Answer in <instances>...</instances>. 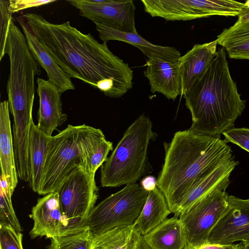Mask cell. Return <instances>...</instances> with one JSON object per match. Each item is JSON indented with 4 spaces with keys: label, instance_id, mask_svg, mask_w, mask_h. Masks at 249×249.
I'll return each mask as SVG.
<instances>
[{
    "label": "cell",
    "instance_id": "cell-2",
    "mask_svg": "<svg viewBox=\"0 0 249 249\" xmlns=\"http://www.w3.org/2000/svg\"><path fill=\"white\" fill-rule=\"evenodd\" d=\"M228 142L189 129L177 131L170 142H164V160L157 187L171 213L201 180L233 156Z\"/></svg>",
    "mask_w": 249,
    "mask_h": 249
},
{
    "label": "cell",
    "instance_id": "cell-13",
    "mask_svg": "<svg viewBox=\"0 0 249 249\" xmlns=\"http://www.w3.org/2000/svg\"><path fill=\"white\" fill-rule=\"evenodd\" d=\"M178 60L166 59L156 55L147 58L144 75L148 79L152 93H160L173 100L181 95Z\"/></svg>",
    "mask_w": 249,
    "mask_h": 249
},
{
    "label": "cell",
    "instance_id": "cell-6",
    "mask_svg": "<svg viewBox=\"0 0 249 249\" xmlns=\"http://www.w3.org/2000/svg\"><path fill=\"white\" fill-rule=\"evenodd\" d=\"M148 193L138 183L125 185L94 207L85 227L95 237L115 228L133 226Z\"/></svg>",
    "mask_w": 249,
    "mask_h": 249
},
{
    "label": "cell",
    "instance_id": "cell-3",
    "mask_svg": "<svg viewBox=\"0 0 249 249\" xmlns=\"http://www.w3.org/2000/svg\"><path fill=\"white\" fill-rule=\"evenodd\" d=\"M183 97L192 116L189 130L220 137L233 127L246 107V101L241 99L231 76L223 47Z\"/></svg>",
    "mask_w": 249,
    "mask_h": 249
},
{
    "label": "cell",
    "instance_id": "cell-21",
    "mask_svg": "<svg viewBox=\"0 0 249 249\" xmlns=\"http://www.w3.org/2000/svg\"><path fill=\"white\" fill-rule=\"evenodd\" d=\"M41 132L32 122L28 144V156L30 170L29 183L34 192L38 194L43 178V168L48 146L51 138Z\"/></svg>",
    "mask_w": 249,
    "mask_h": 249
},
{
    "label": "cell",
    "instance_id": "cell-29",
    "mask_svg": "<svg viewBox=\"0 0 249 249\" xmlns=\"http://www.w3.org/2000/svg\"><path fill=\"white\" fill-rule=\"evenodd\" d=\"M222 134L228 142L235 144L249 152V128L233 127Z\"/></svg>",
    "mask_w": 249,
    "mask_h": 249
},
{
    "label": "cell",
    "instance_id": "cell-12",
    "mask_svg": "<svg viewBox=\"0 0 249 249\" xmlns=\"http://www.w3.org/2000/svg\"><path fill=\"white\" fill-rule=\"evenodd\" d=\"M31 215L34 221L30 232L31 238L45 236L53 239L66 235V225L57 192L38 198L32 209Z\"/></svg>",
    "mask_w": 249,
    "mask_h": 249
},
{
    "label": "cell",
    "instance_id": "cell-17",
    "mask_svg": "<svg viewBox=\"0 0 249 249\" xmlns=\"http://www.w3.org/2000/svg\"><path fill=\"white\" fill-rule=\"evenodd\" d=\"M8 101L0 104V163L1 174L7 179L14 192L18 182L13 138Z\"/></svg>",
    "mask_w": 249,
    "mask_h": 249
},
{
    "label": "cell",
    "instance_id": "cell-24",
    "mask_svg": "<svg viewBox=\"0 0 249 249\" xmlns=\"http://www.w3.org/2000/svg\"><path fill=\"white\" fill-rule=\"evenodd\" d=\"M13 192L6 178L0 174V225L10 226L16 230L21 232V227L12 202Z\"/></svg>",
    "mask_w": 249,
    "mask_h": 249
},
{
    "label": "cell",
    "instance_id": "cell-15",
    "mask_svg": "<svg viewBox=\"0 0 249 249\" xmlns=\"http://www.w3.org/2000/svg\"><path fill=\"white\" fill-rule=\"evenodd\" d=\"M216 40L194 45L178 60L181 95L189 90L206 71L217 52Z\"/></svg>",
    "mask_w": 249,
    "mask_h": 249
},
{
    "label": "cell",
    "instance_id": "cell-16",
    "mask_svg": "<svg viewBox=\"0 0 249 249\" xmlns=\"http://www.w3.org/2000/svg\"><path fill=\"white\" fill-rule=\"evenodd\" d=\"M238 164L232 156L218 165L189 193L174 213V216L178 217L213 191L226 190L230 183V175Z\"/></svg>",
    "mask_w": 249,
    "mask_h": 249
},
{
    "label": "cell",
    "instance_id": "cell-14",
    "mask_svg": "<svg viewBox=\"0 0 249 249\" xmlns=\"http://www.w3.org/2000/svg\"><path fill=\"white\" fill-rule=\"evenodd\" d=\"M36 83L39 100L36 125L41 132L51 136L53 132L67 119V114L63 112L62 93L48 80L38 77Z\"/></svg>",
    "mask_w": 249,
    "mask_h": 249
},
{
    "label": "cell",
    "instance_id": "cell-22",
    "mask_svg": "<svg viewBox=\"0 0 249 249\" xmlns=\"http://www.w3.org/2000/svg\"><path fill=\"white\" fill-rule=\"evenodd\" d=\"M171 212L165 197L157 187L148 193L141 213L133 225L143 236L160 224Z\"/></svg>",
    "mask_w": 249,
    "mask_h": 249
},
{
    "label": "cell",
    "instance_id": "cell-1",
    "mask_svg": "<svg viewBox=\"0 0 249 249\" xmlns=\"http://www.w3.org/2000/svg\"><path fill=\"white\" fill-rule=\"evenodd\" d=\"M17 18L71 78L79 79L111 98L121 97L132 89L133 73L128 64L90 33L83 34L70 21L54 24L34 13H25Z\"/></svg>",
    "mask_w": 249,
    "mask_h": 249
},
{
    "label": "cell",
    "instance_id": "cell-9",
    "mask_svg": "<svg viewBox=\"0 0 249 249\" xmlns=\"http://www.w3.org/2000/svg\"><path fill=\"white\" fill-rule=\"evenodd\" d=\"M228 196L225 189L215 190L179 216L188 244L197 246L208 242L212 231L228 210Z\"/></svg>",
    "mask_w": 249,
    "mask_h": 249
},
{
    "label": "cell",
    "instance_id": "cell-25",
    "mask_svg": "<svg viewBox=\"0 0 249 249\" xmlns=\"http://www.w3.org/2000/svg\"><path fill=\"white\" fill-rule=\"evenodd\" d=\"M94 238L85 227L77 232L51 239L47 249H91Z\"/></svg>",
    "mask_w": 249,
    "mask_h": 249
},
{
    "label": "cell",
    "instance_id": "cell-27",
    "mask_svg": "<svg viewBox=\"0 0 249 249\" xmlns=\"http://www.w3.org/2000/svg\"><path fill=\"white\" fill-rule=\"evenodd\" d=\"M9 1L0 0V61L5 55L4 52L10 21L13 18L12 14L9 10Z\"/></svg>",
    "mask_w": 249,
    "mask_h": 249
},
{
    "label": "cell",
    "instance_id": "cell-11",
    "mask_svg": "<svg viewBox=\"0 0 249 249\" xmlns=\"http://www.w3.org/2000/svg\"><path fill=\"white\" fill-rule=\"evenodd\" d=\"M229 208L212 231L208 242L232 244L249 239V198L228 197Z\"/></svg>",
    "mask_w": 249,
    "mask_h": 249
},
{
    "label": "cell",
    "instance_id": "cell-36",
    "mask_svg": "<svg viewBox=\"0 0 249 249\" xmlns=\"http://www.w3.org/2000/svg\"><path fill=\"white\" fill-rule=\"evenodd\" d=\"M236 249H249V246L241 242L237 244Z\"/></svg>",
    "mask_w": 249,
    "mask_h": 249
},
{
    "label": "cell",
    "instance_id": "cell-28",
    "mask_svg": "<svg viewBox=\"0 0 249 249\" xmlns=\"http://www.w3.org/2000/svg\"><path fill=\"white\" fill-rule=\"evenodd\" d=\"M113 150L112 142L104 139L95 148L90 160L91 171L95 173L107 159V155Z\"/></svg>",
    "mask_w": 249,
    "mask_h": 249
},
{
    "label": "cell",
    "instance_id": "cell-18",
    "mask_svg": "<svg viewBox=\"0 0 249 249\" xmlns=\"http://www.w3.org/2000/svg\"><path fill=\"white\" fill-rule=\"evenodd\" d=\"M18 22L25 36L29 49L40 66L46 71L48 80L55 85L62 93L74 89L71 77L56 63L47 49L25 24L20 21Z\"/></svg>",
    "mask_w": 249,
    "mask_h": 249
},
{
    "label": "cell",
    "instance_id": "cell-7",
    "mask_svg": "<svg viewBox=\"0 0 249 249\" xmlns=\"http://www.w3.org/2000/svg\"><path fill=\"white\" fill-rule=\"evenodd\" d=\"M95 174L79 169L67 178L56 192L66 225V235L77 232L85 228L95 206L98 188Z\"/></svg>",
    "mask_w": 249,
    "mask_h": 249
},
{
    "label": "cell",
    "instance_id": "cell-20",
    "mask_svg": "<svg viewBox=\"0 0 249 249\" xmlns=\"http://www.w3.org/2000/svg\"><path fill=\"white\" fill-rule=\"evenodd\" d=\"M142 237L151 249H185L186 233L178 217L165 219Z\"/></svg>",
    "mask_w": 249,
    "mask_h": 249
},
{
    "label": "cell",
    "instance_id": "cell-32",
    "mask_svg": "<svg viewBox=\"0 0 249 249\" xmlns=\"http://www.w3.org/2000/svg\"><path fill=\"white\" fill-rule=\"evenodd\" d=\"M237 244L221 245L207 243L204 244L193 246L187 244L185 249H236Z\"/></svg>",
    "mask_w": 249,
    "mask_h": 249
},
{
    "label": "cell",
    "instance_id": "cell-4",
    "mask_svg": "<svg viewBox=\"0 0 249 249\" xmlns=\"http://www.w3.org/2000/svg\"><path fill=\"white\" fill-rule=\"evenodd\" d=\"M105 138L100 129L85 124H69L57 134L52 136L38 194L45 196L56 192L64 181L79 169L93 173L90 166L91 155Z\"/></svg>",
    "mask_w": 249,
    "mask_h": 249
},
{
    "label": "cell",
    "instance_id": "cell-33",
    "mask_svg": "<svg viewBox=\"0 0 249 249\" xmlns=\"http://www.w3.org/2000/svg\"><path fill=\"white\" fill-rule=\"evenodd\" d=\"M238 17V20L235 24H249V0L244 3L243 8Z\"/></svg>",
    "mask_w": 249,
    "mask_h": 249
},
{
    "label": "cell",
    "instance_id": "cell-23",
    "mask_svg": "<svg viewBox=\"0 0 249 249\" xmlns=\"http://www.w3.org/2000/svg\"><path fill=\"white\" fill-rule=\"evenodd\" d=\"M141 236L134 226L115 228L95 236L91 249H137Z\"/></svg>",
    "mask_w": 249,
    "mask_h": 249
},
{
    "label": "cell",
    "instance_id": "cell-26",
    "mask_svg": "<svg viewBox=\"0 0 249 249\" xmlns=\"http://www.w3.org/2000/svg\"><path fill=\"white\" fill-rule=\"evenodd\" d=\"M23 234L10 226L0 225V249H23Z\"/></svg>",
    "mask_w": 249,
    "mask_h": 249
},
{
    "label": "cell",
    "instance_id": "cell-35",
    "mask_svg": "<svg viewBox=\"0 0 249 249\" xmlns=\"http://www.w3.org/2000/svg\"><path fill=\"white\" fill-rule=\"evenodd\" d=\"M137 249H151L144 242L142 236L141 237L139 245Z\"/></svg>",
    "mask_w": 249,
    "mask_h": 249
},
{
    "label": "cell",
    "instance_id": "cell-37",
    "mask_svg": "<svg viewBox=\"0 0 249 249\" xmlns=\"http://www.w3.org/2000/svg\"><path fill=\"white\" fill-rule=\"evenodd\" d=\"M242 243L249 246V239L242 242Z\"/></svg>",
    "mask_w": 249,
    "mask_h": 249
},
{
    "label": "cell",
    "instance_id": "cell-5",
    "mask_svg": "<svg viewBox=\"0 0 249 249\" xmlns=\"http://www.w3.org/2000/svg\"><path fill=\"white\" fill-rule=\"evenodd\" d=\"M152 123L144 114L140 115L125 130L110 156L101 166L100 183L104 187L133 184L141 177L150 174L147 151L157 133Z\"/></svg>",
    "mask_w": 249,
    "mask_h": 249
},
{
    "label": "cell",
    "instance_id": "cell-10",
    "mask_svg": "<svg viewBox=\"0 0 249 249\" xmlns=\"http://www.w3.org/2000/svg\"><path fill=\"white\" fill-rule=\"evenodd\" d=\"M80 15L95 24L121 32L138 33L135 27V6L132 0H68Z\"/></svg>",
    "mask_w": 249,
    "mask_h": 249
},
{
    "label": "cell",
    "instance_id": "cell-8",
    "mask_svg": "<svg viewBox=\"0 0 249 249\" xmlns=\"http://www.w3.org/2000/svg\"><path fill=\"white\" fill-rule=\"evenodd\" d=\"M145 11L166 20L186 21L212 16H238L244 3L231 0H142Z\"/></svg>",
    "mask_w": 249,
    "mask_h": 249
},
{
    "label": "cell",
    "instance_id": "cell-34",
    "mask_svg": "<svg viewBox=\"0 0 249 249\" xmlns=\"http://www.w3.org/2000/svg\"><path fill=\"white\" fill-rule=\"evenodd\" d=\"M141 186L149 192L157 187V179L152 176H146L141 180Z\"/></svg>",
    "mask_w": 249,
    "mask_h": 249
},
{
    "label": "cell",
    "instance_id": "cell-30",
    "mask_svg": "<svg viewBox=\"0 0 249 249\" xmlns=\"http://www.w3.org/2000/svg\"><path fill=\"white\" fill-rule=\"evenodd\" d=\"M224 48L231 58L249 59V38Z\"/></svg>",
    "mask_w": 249,
    "mask_h": 249
},
{
    "label": "cell",
    "instance_id": "cell-31",
    "mask_svg": "<svg viewBox=\"0 0 249 249\" xmlns=\"http://www.w3.org/2000/svg\"><path fill=\"white\" fill-rule=\"evenodd\" d=\"M9 10L12 13L30 8L37 7L56 1L55 0H10Z\"/></svg>",
    "mask_w": 249,
    "mask_h": 249
},
{
    "label": "cell",
    "instance_id": "cell-19",
    "mask_svg": "<svg viewBox=\"0 0 249 249\" xmlns=\"http://www.w3.org/2000/svg\"><path fill=\"white\" fill-rule=\"evenodd\" d=\"M95 25L103 43H107L109 40L126 42L138 48L147 58L156 55L166 59L178 60L181 56L175 48L153 44L138 33L121 32L99 23H95Z\"/></svg>",
    "mask_w": 249,
    "mask_h": 249
}]
</instances>
